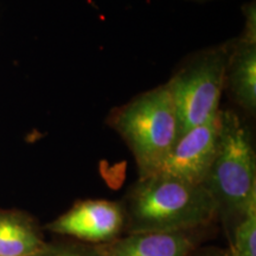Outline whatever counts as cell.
<instances>
[{
    "label": "cell",
    "mask_w": 256,
    "mask_h": 256,
    "mask_svg": "<svg viewBox=\"0 0 256 256\" xmlns=\"http://www.w3.org/2000/svg\"><path fill=\"white\" fill-rule=\"evenodd\" d=\"M121 204L126 234L208 228L217 218L215 200L203 184L162 172L138 179Z\"/></svg>",
    "instance_id": "obj_1"
},
{
    "label": "cell",
    "mask_w": 256,
    "mask_h": 256,
    "mask_svg": "<svg viewBox=\"0 0 256 256\" xmlns=\"http://www.w3.org/2000/svg\"><path fill=\"white\" fill-rule=\"evenodd\" d=\"M215 159L203 185L215 200L217 218L230 235L256 206V156L250 128L238 113L220 110Z\"/></svg>",
    "instance_id": "obj_2"
},
{
    "label": "cell",
    "mask_w": 256,
    "mask_h": 256,
    "mask_svg": "<svg viewBox=\"0 0 256 256\" xmlns=\"http://www.w3.org/2000/svg\"><path fill=\"white\" fill-rule=\"evenodd\" d=\"M108 120L130 147L139 178L160 171L180 136L178 113L168 83L136 96L112 112Z\"/></svg>",
    "instance_id": "obj_3"
},
{
    "label": "cell",
    "mask_w": 256,
    "mask_h": 256,
    "mask_svg": "<svg viewBox=\"0 0 256 256\" xmlns=\"http://www.w3.org/2000/svg\"><path fill=\"white\" fill-rule=\"evenodd\" d=\"M232 46V40L196 54L166 82L178 113L180 134L218 115Z\"/></svg>",
    "instance_id": "obj_4"
},
{
    "label": "cell",
    "mask_w": 256,
    "mask_h": 256,
    "mask_svg": "<svg viewBox=\"0 0 256 256\" xmlns=\"http://www.w3.org/2000/svg\"><path fill=\"white\" fill-rule=\"evenodd\" d=\"M49 232L89 244H104L122 236L124 212L121 202L78 200L46 226Z\"/></svg>",
    "instance_id": "obj_5"
},
{
    "label": "cell",
    "mask_w": 256,
    "mask_h": 256,
    "mask_svg": "<svg viewBox=\"0 0 256 256\" xmlns=\"http://www.w3.org/2000/svg\"><path fill=\"white\" fill-rule=\"evenodd\" d=\"M218 134V115L208 122L188 128L178 136L159 172L203 184L215 159Z\"/></svg>",
    "instance_id": "obj_6"
},
{
    "label": "cell",
    "mask_w": 256,
    "mask_h": 256,
    "mask_svg": "<svg viewBox=\"0 0 256 256\" xmlns=\"http://www.w3.org/2000/svg\"><path fill=\"white\" fill-rule=\"evenodd\" d=\"M244 28L232 40L226 75V89L242 110H256V8L255 2L243 6Z\"/></svg>",
    "instance_id": "obj_7"
},
{
    "label": "cell",
    "mask_w": 256,
    "mask_h": 256,
    "mask_svg": "<svg viewBox=\"0 0 256 256\" xmlns=\"http://www.w3.org/2000/svg\"><path fill=\"white\" fill-rule=\"evenodd\" d=\"M204 230L126 234L96 248L102 256H188L203 240Z\"/></svg>",
    "instance_id": "obj_8"
},
{
    "label": "cell",
    "mask_w": 256,
    "mask_h": 256,
    "mask_svg": "<svg viewBox=\"0 0 256 256\" xmlns=\"http://www.w3.org/2000/svg\"><path fill=\"white\" fill-rule=\"evenodd\" d=\"M46 244L40 226L30 215L0 210V256H34Z\"/></svg>",
    "instance_id": "obj_9"
},
{
    "label": "cell",
    "mask_w": 256,
    "mask_h": 256,
    "mask_svg": "<svg viewBox=\"0 0 256 256\" xmlns=\"http://www.w3.org/2000/svg\"><path fill=\"white\" fill-rule=\"evenodd\" d=\"M229 238L232 256H256V206L236 224Z\"/></svg>",
    "instance_id": "obj_10"
},
{
    "label": "cell",
    "mask_w": 256,
    "mask_h": 256,
    "mask_svg": "<svg viewBox=\"0 0 256 256\" xmlns=\"http://www.w3.org/2000/svg\"><path fill=\"white\" fill-rule=\"evenodd\" d=\"M34 256H102L96 246L83 242L60 241L48 243Z\"/></svg>",
    "instance_id": "obj_11"
},
{
    "label": "cell",
    "mask_w": 256,
    "mask_h": 256,
    "mask_svg": "<svg viewBox=\"0 0 256 256\" xmlns=\"http://www.w3.org/2000/svg\"><path fill=\"white\" fill-rule=\"evenodd\" d=\"M197 256H232V254L226 250H208L206 252H200Z\"/></svg>",
    "instance_id": "obj_12"
}]
</instances>
